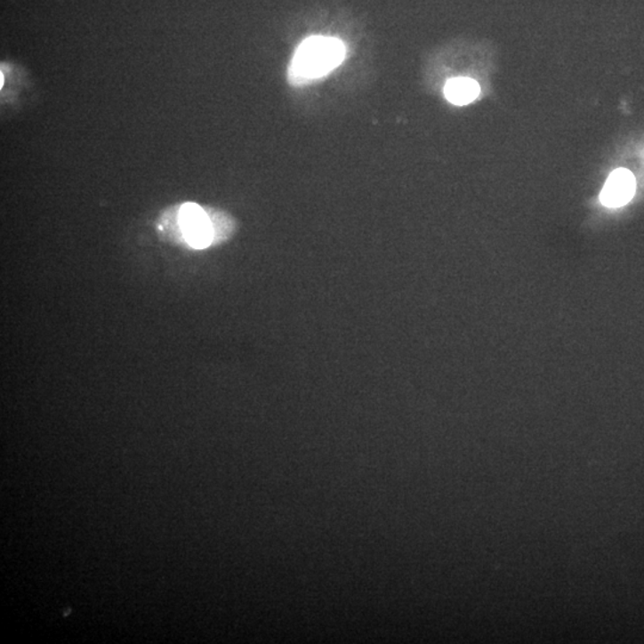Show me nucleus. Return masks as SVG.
I'll return each instance as SVG.
<instances>
[{
  "mask_svg": "<svg viewBox=\"0 0 644 644\" xmlns=\"http://www.w3.org/2000/svg\"><path fill=\"white\" fill-rule=\"evenodd\" d=\"M345 58V45L334 37L313 36L296 49L289 66V82L302 86L327 76Z\"/></svg>",
  "mask_w": 644,
  "mask_h": 644,
  "instance_id": "obj_1",
  "label": "nucleus"
},
{
  "mask_svg": "<svg viewBox=\"0 0 644 644\" xmlns=\"http://www.w3.org/2000/svg\"><path fill=\"white\" fill-rule=\"evenodd\" d=\"M178 225L187 243L194 248L201 250L215 243V229L212 218L195 203H187L181 206Z\"/></svg>",
  "mask_w": 644,
  "mask_h": 644,
  "instance_id": "obj_2",
  "label": "nucleus"
},
{
  "mask_svg": "<svg viewBox=\"0 0 644 644\" xmlns=\"http://www.w3.org/2000/svg\"><path fill=\"white\" fill-rule=\"evenodd\" d=\"M636 190V181L629 170L614 171L605 183L600 194V201L610 208H618L632 201Z\"/></svg>",
  "mask_w": 644,
  "mask_h": 644,
  "instance_id": "obj_3",
  "label": "nucleus"
},
{
  "mask_svg": "<svg viewBox=\"0 0 644 644\" xmlns=\"http://www.w3.org/2000/svg\"><path fill=\"white\" fill-rule=\"evenodd\" d=\"M446 97L450 103L465 105L476 100L479 93V84L469 78H455L446 85Z\"/></svg>",
  "mask_w": 644,
  "mask_h": 644,
  "instance_id": "obj_4",
  "label": "nucleus"
}]
</instances>
